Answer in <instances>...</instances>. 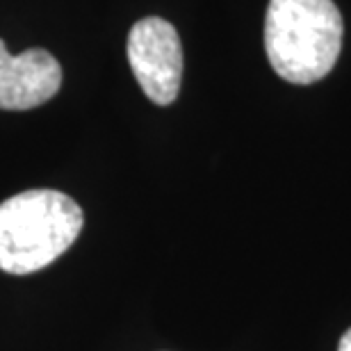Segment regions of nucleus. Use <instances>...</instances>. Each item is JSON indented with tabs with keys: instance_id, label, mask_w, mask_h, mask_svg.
<instances>
[{
	"instance_id": "1",
	"label": "nucleus",
	"mask_w": 351,
	"mask_h": 351,
	"mask_svg": "<svg viewBox=\"0 0 351 351\" xmlns=\"http://www.w3.org/2000/svg\"><path fill=\"white\" fill-rule=\"evenodd\" d=\"M85 217L58 189H27L0 203V269L25 276L44 269L78 240Z\"/></svg>"
},
{
	"instance_id": "2",
	"label": "nucleus",
	"mask_w": 351,
	"mask_h": 351,
	"mask_svg": "<svg viewBox=\"0 0 351 351\" xmlns=\"http://www.w3.org/2000/svg\"><path fill=\"white\" fill-rule=\"evenodd\" d=\"M342 48V16L333 0H269L265 51L271 69L294 85L331 73Z\"/></svg>"
},
{
	"instance_id": "3",
	"label": "nucleus",
	"mask_w": 351,
	"mask_h": 351,
	"mask_svg": "<svg viewBox=\"0 0 351 351\" xmlns=\"http://www.w3.org/2000/svg\"><path fill=\"white\" fill-rule=\"evenodd\" d=\"M128 62L139 87L156 105L176 101L182 80V46L165 19L146 16L128 34Z\"/></svg>"
},
{
	"instance_id": "4",
	"label": "nucleus",
	"mask_w": 351,
	"mask_h": 351,
	"mask_svg": "<svg viewBox=\"0 0 351 351\" xmlns=\"http://www.w3.org/2000/svg\"><path fill=\"white\" fill-rule=\"evenodd\" d=\"M62 66L44 48L7 53L0 39V110H32L58 94Z\"/></svg>"
},
{
	"instance_id": "5",
	"label": "nucleus",
	"mask_w": 351,
	"mask_h": 351,
	"mask_svg": "<svg viewBox=\"0 0 351 351\" xmlns=\"http://www.w3.org/2000/svg\"><path fill=\"white\" fill-rule=\"evenodd\" d=\"M338 351H351V328L340 338V345H338Z\"/></svg>"
}]
</instances>
